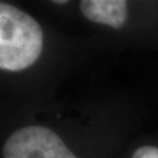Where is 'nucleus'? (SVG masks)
Masks as SVG:
<instances>
[{"label": "nucleus", "mask_w": 158, "mask_h": 158, "mask_svg": "<svg viewBox=\"0 0 158 158\" xmlns=\"http://www.w3.org/2000/svg\"><path fill=\"white\" fill-rule=\"evenodd\" d=\"M44 32L31 15L9 3H0V69L21 71L41 56Z\"/></svg>", "instance_id": "nucleus-1"}, {"label": "nucleus", "mask_w": 158, "mask_h": 158, "mask_svg": "<svg viewBox=\"0 0 158 158\" xmlns=\"http://www.w3.org/2000/svg\"><path fill=\"white\" fill-rule=\"evenodd\" d=\"M4 158H77L56 132L31 125L17 129L3 148Z\"/></svg>", "instance_id": "nucleus-2"}, {"label": "nucleus", "mask_w": 158, "mask_h": 158, "mask_svg": "<svg viewBox=\"0 0 158 158\" xmlns=\"http://www.w3.org/2000/svg\"><path fill=\"white\" fill-rule=\"evenodd\" d=\"M82 13L90 21L120 29L128 19L125 0H83L79 4Z\"/></svg>", "instance_id": "nucleus-3"}, {"label": "nucleus", "mask_w": 158, "mask_h": 158, "mask_svg": "<svg viewBox=\"0 0 158 158\" xmlns=\"http://www.w3.org/2000/svg\"><path fill=\"white\" fill-rule=\"evenodd\" d=\"M132 158H158V148L156 146H141L133 153Z\"/></svg>", "instance_id": "nucleus-4"}]
</instances>
